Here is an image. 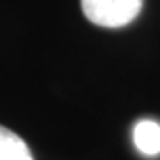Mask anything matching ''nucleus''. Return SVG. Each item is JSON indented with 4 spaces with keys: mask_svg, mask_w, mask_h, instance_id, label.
<instances>
[{
    "mask_svg": "<svg viewBox=\"0 0 160 160\" xmlns=\"http://www.w3.org/2000/svg\"><path fill=\"white\" fill-rule=\"evenodd\" d=\"M144 0H80L82 12L91 23L119 29L139 16Z\"/></svg>",
    "mask_w": 160,
    "mask_h": 160,
    "instance_id": "f257e3e1",
    "label": "nucleus"
},
{
    "mask_svg": "<svg viewBox=\"0 0 160 160\" xmlns=\"http://www.w3.org/2000/svg\"><path fill=\"white\" fill-rule=\"evenodd\" d=\"M133 144L146 157L160 153V125L153 119H141L133 126Z\"/></svg>",
    "mask_w": 160,
    "mask_h": 160,
    "instance_id": "f03ea898",
    "label": "nucleus"
},
{
    "mask_svg": "<svg viewBox=\"0 0 160 160\" xmlns=\"http://www.w3.org/2000/svg\"><path fill=\"white\" fill-rule=\"evenodd\" d=\"M0 160H34L27 142L18 133L0 125Z\"/></svg>",
    "mask_w": 160,
    "mask_h": 160,
    "instance_id": "7ed1b4c3",
    "label": "nucleus"
}]
</instances>
